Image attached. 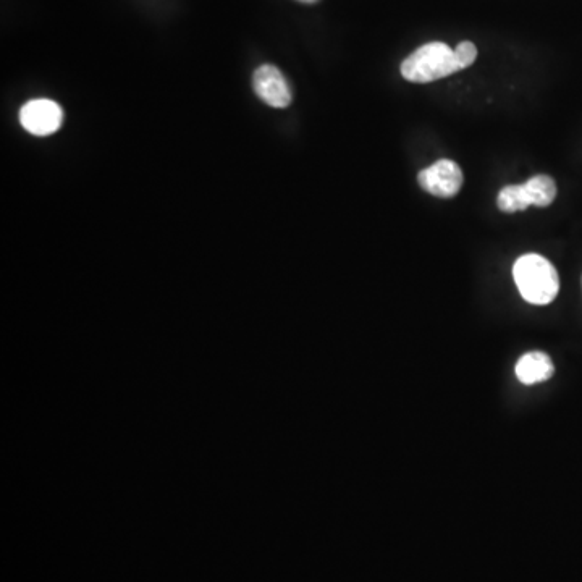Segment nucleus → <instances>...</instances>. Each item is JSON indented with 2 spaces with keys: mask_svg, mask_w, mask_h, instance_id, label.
Segmentation results:
<instances>
[{
  "mask_svg": "<svg viewBox=\"0 0 582 582\" xmlns=\"http://www.w3.org/2000/svg\"><path fill=\"white\" fill-rule=\"evenodd\" d=\"M461 72L455 49L445 43H429L418 47L401 64V75L411 83H432L445 76Z\"/></svg>",
  "mask_w": 582,
  "mask_h": 582,
  "instance_id": "f03ea898",
  "label": "nucleus"
},
{
  "mask_svg": "<svg viewBox=\"0 0 582 582\" xmlns=\"http://www.w3.org/2000/svg\"><path fill=\"white\" fill-rule=\"evenodd\" d=\"M455 57L460 70L471 67L477 59V47L469 41H463L455 47Z\"/></svg>",
  "mask_w": 582,
  "mask_h": 582,
  "instance_id": "6e6552de",
  "label": "nucleus"
},
{
  "mask_svg": "<svg viewBox=\"0 0 582 582\" xmlns=\"http://www.w3.org/2000/svg\"><path fill=\"white\" fill-rule=\"evenodd\" d=\"M557 198V185L549 175H536L523 185H508L498 193V209L507 214L529 206L547 207Z\"/></svg>",
  "mask_w": 582,
  "mask_h": 582,
  "instance_id": "7ed1b4c3",
  "label": "nucleus"
},
{
  "mask_svg": "<svg viewBox=\"0 0 582 582\" xmlns=\"http://www.w3.org/2000/svg\"><path fill=\"white\" fill-rule=\"evenodd\" d=\"M513 277L519 293L531 304L544 306L552 303L560 290L557 269L539 254L521 256L513 266Z\"/></svg>",
  "mask_w": 582,
  "mask_h": 582,
  "instance_id": "f257e3e1",
  "label": "nucleus"
},
{
  "mask_svg": "<svg viewBox=\"0 0 582 582\" xmlns=\"http://www.w3.org/2000/svg\"><path fill=\"white\" fill-rule=\"evenodd\" d=\"M422 190L437 198H453L463 186V172L460 165L450 159H440L431 167L421 170L418 175Z\"/></svg>",
  "mask_w": 582,
  "mask_h": 582,
  "instance_id": "20e7f679",
  "label": "nucleus"
},
{
  "mask_svg": "<svg viewBox=\"0 0 582 582\" xmlns=\"http://www.w3.org/2000/svg\"><path fill=\"white\" fill-rule=\"evenodd\" d=\"M64 122V110L57 102L49 99H36L26 102L20 110V123L34 136L54 135Z\"/></svg>",
  "mask_w": 582,
  "mask_h": 582,
  "instance_id": "39448f33",
  "label": "nucleus"
},
{
  "mask_svg": "<svg viewBox=\"0 0 582 582\" xmlns=\"http://www.w3.org/2000/svg\"><path fill=\"white\" fill-rule=\"evenodd\" d=\"M301 4H317V2H321V0H298Z\"/></svg>",
  "mask_w": 582,
  "mask_h": 582,
  "instance_id": "1a4fd4ad",
  "label": "nucleus"
},
{
  "mask_svg": "<svg viewBox=\"0 0 582 582\" xmlns=\"http://www.w3.org/2000/svg\"><path fill=\"white\" fill-rule=\"evenodd\" d=\"M553 372H555V367H553L552 359L542 351L526 353L516 363V377L521 384H540L549 380Z\"/></svg>",
  "mask_w": 582,
  "mask_h": 582,
  "instance_id": "0eeeda50",
  "label": "nucleus"
},
{
  "mask_svg": "<svg viewBox=\"0 0 582 582\" xmlns=\"http://www.w3.org/2000/svg\"><path fill=\"white\" fill-rule=\"evenodd\" d=\"M253 89L264 104L274 109H285L293 101L290 83L274 65H261L254 72Z\"/></svg>",
  "mask_w": 582,
  "mask_h": 582,
  "instance_id": "423d86ee",
  "label": "nucleus"
}]
</instances>
